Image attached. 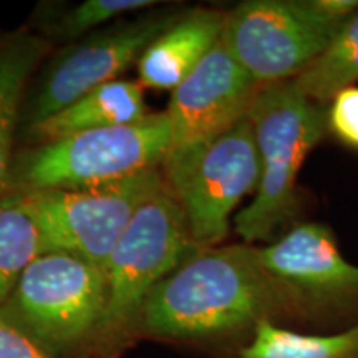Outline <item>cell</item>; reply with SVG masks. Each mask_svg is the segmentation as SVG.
Here are the masks:
<instances>
[{
    "label": "cell",
    "mask_w": 358,
    "mask_h": 358,
    "mask_svg": "<svg viewBox=\"0 0 358 358\" xmlns=\"http://www.w3.org/2000/svg\"><path fill=\"white\" fill-rule=\"evenodd\" d=\"M153 0H85L73 3H47L38 7L32 24L45 40L73 43L106 27L110 22L123 19L128 13L153 8Z\"/></svg>",
    "instance_id": "e0dca14e"
},
{
    "label": "cell",
    "mask_w": 358,
    "mask_h": 358,
    "mask_svg": "<svg viewBox=\"0 0 358 358\" xmlns=\"http://www.w3.org/2000/svg\"><path fill=\"white\" fill-rule=\"evenodd\" d=\"M0 358H53L0 313Z\"/></svg>",
    "instance_id": "ffe728a7"
},
{
    "label": "cell",
    "mask_w": 358,
    "mask_h": 358,
    "mask_svg": "<svg viewBox=\"0 0 358 358\" xmlns=\"http://www.w3.org/2000/svg\"><path fill=\"white\" fill-rule=\"evenodd\" d=\"M329 133L340 143L358 151V87H348L338 92L327 108Z\"/></svg>",
    "instance_id": "d6986e66"
},
{
    "label": "cell",
    "mask_w": 358,
    "mask_h": 358,
    "mask_svg": "<svg viewBox=\"0 0 358 358\" xmlns=\"http://www.w3.org/2000/svg\"><path fill=\"white\" fill-rule=\"evenodd\" d=\"M181 206L166 186L141 206L105 267L106 303L93 337H115L141 320L156 285L198 252Z\"/></svg>",
    "instance_id": "52a82bcc"
},
{
    "label": "cell",
    "mask_w": 358,
    "mask_h": 358,
    "mask_svg": "<svg viewBox=\"0 0 358 358\" xmlns=\"http://www.w3.org/2000/svg\"><path fill=\"white\" fill-rule=\"evenodd\" d=\"M148 115L150 111L141 85L133 80H115L80 96L50 118L25 129V133L30 143L42 145L92 129L140 122Z\"/></svg>",
    "instance_id": "4fadbf2b"
},
{
    "label": "cell",
    "mask_w": 358,
    "mask_h": 358,
    "mask_svg": "<svg viewBox=\"0 0 358 358\" xmlns=\"http://www.w3.org/2000/svg\"><path fill=\"white\" fill-rule=\"evenodd\" d=\"M182 12L164 8L134 19L123 17L58 50L35 83L20 127L32 128L92 90L118 80Z\"/></svg>",
    "instance_id": "9c48e42d"
},
{
    "label": "cell",
    "mask_w": 358,
    "mask_h": 358,
    "mask_svg": "<svg viewBox=\"0 0 358 358\" xmlns=\"http://www.w3.org/2000/svg\"><path fill=\"white\" fill-rule=\"evenodd\" d=\"M261 87L219 43L179 87L168 110L171 150L213 141L245 118Z\"/></svg>",
    "instance_id": "8fae6325"
},
{
    "label": "cell",
    "mask_w": 358,
    "mask_h": 358,
    "mask_svg": "<svg viewBox=\"0 0 358 358\" xmlns=\"http://www.w3.org/2000/svg\"><path fill=\"white\" fill-rule=\"evenodd\" d=\"M105 303V268L45 252L25 268L0 313L55 357L95 335Z\"/></svg>",
    "instance_id": "8992f818"
},
{
    "label": "cell",
    "mask_w": 358,
    "mask_h": 358,
    "mask_svg": "<svg viewBox=\"0 0 358 358\" xmlns=\"http://www.w3.org/2000/svg\"><path fill=\"white\" fill-rule=\"evenodd\" d=\"M308 325L295 295L259 261L257 245L199 249L156 285L143 307L146 334L213 340L249 332L259 322Z\"/></svg>",
    "instance_id": "6da1fadb"
},
{
    "label": "cell",
    "mask_w": 358,
    "mask_h": 358,
    "mask_svg": "<svg viewBox=\"0 0 358 358\" xmlns=\"http://www.w3.org/2000/svg\"><path fill=\"white\" fill-rule=\"evenodd\" d=\"M357 12V0H245L226 12L221 42L259 87L290 82Z\"/></svg>",
    "instance_id": "277c9868"
},
{
    "label": "cell",
    "mask_w": 358,
    "mask_h": 358,
    "mask_svg": "<svg viewBox=\"0 0 358 358\" xmlns=\"http://www.w3.org/2000/svg\"><path fill=\"white\" fill-rule=\"evenodd\" d=\"M264 268L295 295L308 325L342 330L358 320V266L340 254L332 231L303 222L264 248Z\"/></svg>",
    "instance_id": "30bf717a"
},
{
    "label": "cell",
    "mask_w": 358,
    "mask_h": 358,
    "mask_svg": "<svg viewBox=\"0 0 358 358\" xmlns=\"http://www.w3.org/2000/svg\"><path fill=\"white\" fill-rule=\"evenodd\" d=\"M327 108L294 80L261 87L248 118L261 159V181L248 208L234 216L244 244L268 243L299 211L297 179L303 161L329 133Z\"/></svg>",
    "instance_id": "7a4b0ae2"
},
{
    "label": "cell",
    "mask_w": 358,
    "mask_h": 358,
    "mask_svg": "<svg viewBox=\"0 0 358 358\" xmlns=\"http://www.w3.org/2000/svg\"><path fill=\"white\" fill-rule=\"evenodd\" d=\"M164 182L185 213L198 248H214L231 229V217L261 181V159L248 115L203 145L169 150L161 163Z\"/></svg>",
    "instance_id": "5b68a950"
},
{
    "label": "cell",
    "mask_w": 358,
    "mask_h": 358,
    "mask_svg": "<svg viewBox=\"0 0 358 358\" xmlns=\"http://www.w3.org/2000/svg\"><path fill=\"white\" fill-rule=\"evenodd\" d=\"M224 17L226 12L214 8L182 12L138 60V83L143 88L174 92L219 43Z\"/></svg>",
    "instance_id": "7c38bea8"
},
{
    "label": "cell",
    "mask_w": 358,
    "mask_h": 358,
    "mask_svg": "<svg viewBox=\"0 0 358 358\" xmlns=\"http://www.w3.org/2000/svg\"><path fill=\"white\" fill-rule=\"evenodd\" d=\"M358 82V12L343 25L330 47L301 77L297 88L310 100L329 105L338 92Z\"/></svg>",
    "instance_id": "ac0fdd59"
},
{
    "label": "cell",
    "mask_w": 358,
    "mask_h": 358,
    "mask_svg": "<svg viewBox=\"0 0 358 358\" xmlns=\"http://www.w3.org/2000/svg\"><path fill=\"white\" fill-rule=\"evenodd\" d=\"M171 150L166 113L32 145L13 156L8 191L45 192L113 185L158 168Z\"/></svg>",
    "instance_id": "3957f363"
},
{
    "label": "cell",
    "mask_w": 358,
    "mask_h": 358,
    "mask_svg": "<svg viewBox=\"0 0 358 358\" xmlns=\"http://www.w3.org/2000/svg\"><path fill=\"white\" fill-rule=\"evenodd\" d=\"M50 42L32 30L0 35V198L8 192L13 141L20 128L22 98Z\"/></svg>",
    "instance_id": "5bb4252c"
},
{
    "label": "cell",
    "mask_w": 358,
    "mask_h": 358,
    "mask_svg": "<svg viewBox=\"0 0 358 358\" xmlns=\"http://www.w3.org/2000/svg\"><path fill=\"white\" fill-rule=\"evenodd\" d=\"M239 358H358V320L335 332L307 334L259 322Z\"/></svg>",
    "instance_id": "9a60e30c"
},
{
    "label": "cell",
    "mask_w": 358,
    "mask_h": 358,
    "mask_svg": "<svg viewBox=\"0 0 358 358\" xmlns=\"http://www.w3.org/2000/svg\"><path fill=\"white\" fill-rule=\"evenodd\" d=\"M45 254L42 232L27 192L8 191L0 198V308L25 268Z\"/></svg>",
    "instance_id": "2e32d148"
},
{
    "label": "cell",
    "mask_w": 358,
    "mask_h": 358,
    "mask_svg": "<svg viewBox=\"0 0 358 358\" xmlns=\"http://www.w3.org/2000/svg\"><path fill=\"white\" fill-rule=\"evenodd\" d=\"M166 186L161 166L88 189L27 192L45 252H66L106 267L134 214Z\"/></svg>",
    "instance_id": "ba28073f"
}]
</instances>
